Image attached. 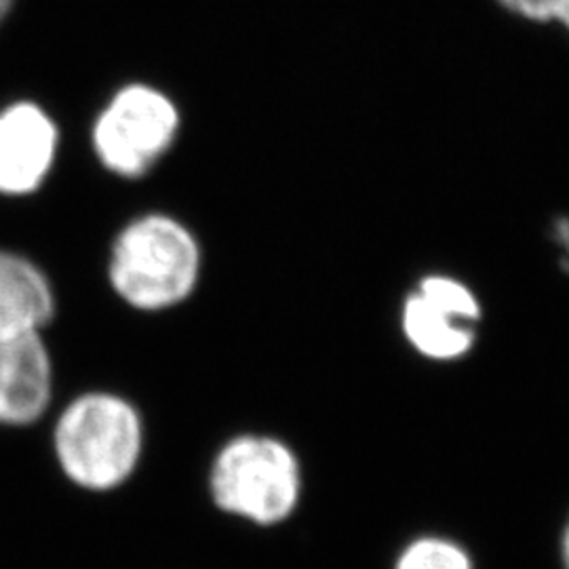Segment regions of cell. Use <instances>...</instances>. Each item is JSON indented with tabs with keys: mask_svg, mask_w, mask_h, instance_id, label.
I'll use <instances>...</instances> for the list:
<instances>
[{
	"mask_svg": "<svg viewBox=\"0 0 569 569\" xmlns=\"http://www.w3.org/2000/svg\"><path fill=\"white\" fill-rule=\"evenodd\" d=\"M201 274V249L176 218L150 213L124 226L112 244L108 277L124 305L157 312L182 305Z\"/></svg>",
	"mask_w": 569,
	"mask_h": 569,
	"instance_id": "6da1fadb",
	"label": "cell"
},
{
	"mask_svg": "<svg viewBox=\"0 0 569 569\" xmlns=\"http://www.w3.org/2000/svg\"><path fill=\"white\" fill-rule=\"evenodd\" d=\"M53 448L61 470L79 488H119L142 458V418L122 397L87 392L63 409Z\"/></svg>",
	"mask_w": 569,
	"mask_h": 569,
	"instance_id": "7a4b0ae2",
	"label": "cell"
},
{
	"mask_svg": "<svg viewBox=\"0 0 569 569\" xmlns=\"http://www.w3.org/2000/svg\"><path fill=\"white\" fill-rule=\"evenodd\" d=\"M209 486L218 509L258 526H277L300 502L302 470L283 441L243 435L218 453Z\"/></svg>",
	"mask_w": 569,
	"mask_h": 569,
	"instance_id": "3957f363",
	"label": "cell"
},
{
	"mask_svg": "<svg viewBox=\"0 0 569 569\" xmlns=\"http://www.w3.org/2000/svg\"><path fill=\"white\" fill-rule=\"evenodd\" d=\"M178 129L180 112L163 91L129 84L98 117L93 148L108 171L121 178H140L161 161L176 142Z\"/></svg>",
	"mask_w": 569,
	"mask_h": 569,
	"instance_id": "277c9868",
	"label": "cell"
},
{
	"mask_svg": "<svg viewBox=\"0 0 569 569\" xmlns=\"http://www.w3.org/2000/svg\"><path fill=\"white\" fill-rule=\"evenodd\" d=\"M481 305L470 287L448 277L422 279L403 305L407 342L432 361H453L475 345Z\"/></svg>",
	"mask_w": 569,
	"mask_h": 569,
	"instance_id": "5b68a950",
	"label": "cell"
},
{
	"mask_svg": "<svg viewBox=\"0 0 569 569\" xmlns=\"http://www.w3.org/2000/svg\"><path fill=\"white\" fill-rule=\"evenodd\" d=\"M58 127L41 106L18 102L0 112V192L23 197L41 188L58 152Z\"/></svg>",
	"mask_w": 569,
	"mask_h": 569,
	"instance_id": "8992f818",
	"label": "cell"
},
{
	"mask_svg": "<svg viewBox=\"0 0 569 569\" xmlns=\"http://www.w3.org/2000/svg\"><path fill=\"white\" fill-rule=\"evenodd\" d=\"M53 367L42 333L0 340V425L28 427L49 407Z\"/></svg>",
	"mask_w": 569,
	"mask_h": 569,
	"instance_id": "52a82bcc",
	"label": "cell"
},
{
	"mask_svg": "<svg viewBox=\"0 0 569 569\" xmlns=\"http://www.w3.org/2000/svg\"><path fill=\"white\" fill-rule=\"evenodd\" d=\"M53 312L56 296L41 268L23 256L0 251V340L42 333Z\"/></svg>",
	"mask_w": 569,
	"mask_h": 569,
	"instance_id": "ba28073f",
	"label": "cell"
},
{
	"mask_svg": "<svg viewBox=\"0 0 569 569\" xmlns=\"http://www.w3.org/2000/svg\"><path fill=\"white\" fill-rule=\"evenodd\" d=\"M395 569H475L467 550L448 538L427 536L407 545Z\"/></svg>",
	"mask_w": 569,
	"mask_h": 569,
	"instance_id": "9c48e42d",
	"label": "cell"
},
{
	"mask_svg": "<svg viewBox=\"0 0 569 569\" xmlns=\"http://www.w3.org/2000/svg\"><path fill=\"white\" fill-rule=\"evenodd\" d=\"M512 18L529 23H557L569 34V0H493Z\"/></svg>",
	"mask_w": 569,
	"mask_h": 569,
	"instance_id": "30bf717a",
	"label": "cell"
},
{
	"mask_svg": "<svg viewBox=\"0 0 569 569\" xmlns=\"http://www.w3.org/2000/svg\"><path fill=\"white\" fill-rule=\"evenodd\" d=\"M550 237H552V241L557 243L559 247V253H561V268H563V272H568L569 274V218L568 216H563V218H557L555 222H552V228H550Z\"/></svg>",
	"mask_w": 569,
	"mask_h": 569,
	"instance_id": "8fae6325",
	"label": "cell"
},
{
	"mask_svg": "<svg viewBox=\"0 0 569 569\" xmlns=\"http://www.w3.org/2000/svg\"><path fill=\"white\" fill-rule=\"evenodd\" d=\"M561 557H563V566L569 569V519L563 529V536H561Z\"/></svg>",
	"mask_w": 569,
	"mask_h": 569,
	"instance_id": "7c38bea8",
	"label": "cell"
},
{
	"mask_svg": "<svg viewBox=\"0 0 569 569\" xmlns=\"http://www.w3.org/2000/svg\"><path fill=\"white\" fill-rule=\"evenodd\" d=\"M13 4H16V0H0V23L9 16V11L13 9Z\"/></svg>",
	"mask_w": 569,
	"mask_h": 569,
	"instance_id": "4fadbf2b",
	"label": "cell"
}]
</instances>
